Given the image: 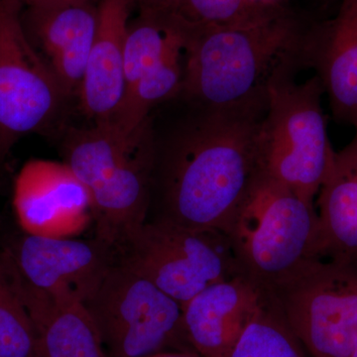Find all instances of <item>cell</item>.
<instances>
[{
    "label": "cell",
    "instance_id": "1",
    "mask_svg": "<svg viewBox=\"0 0 357 357\" xmlns=\"http://www.w3.org/2000/svg\"><path fill=\"white\" fill-rule=\"evenodd\" d=\"M185 102L191 112L167 135L154 130L146 222L225 234L260 172L258 136L267 102L213 107Z\"/></svg>",
    "mask_w": 357,
    "mask_h": 357
},
{
    "label": "cell",
    "instance_id": "2",
    "mask_svg": "<svg viewBox=\"0 0 357 357\" xmlns=\"http://www.w3.org/2000/svg\"><path fill=\"white\" fill-rule=\"evenodd\" d=\"M182 22L187 43L180 96L213 107L267 102L275 77L303 65L312 26L286 2L227 24Z\"/></svg>",
    "mask_w": 357,
    "mask_h": 357
},
{
    "label": "cell",
    "instance_id": "3",
    "mask_svg": "<svg viewBox=\"0 0 357 357\" xmlns=\"http://www.w3.org/2000/svg\"><path fill=\"white\" fill-rule=\"evenodd\" d=\"M62 150L64 163L89 192L96 237L116 250L147 220L155 160L151 117L133 130L114 121L70 129Z\"/></svg>",
    "mask_w": 357,
    "mask_h": 357
},
{
    "label": "cell",
    "instance_id": "4",
    "mask_svg": "<svg viewBox=\"0 0 357 357\" xmlns=\"http://www.w3.org/2000/svg\"><path fill=\"white\" fill-rule=\"evenodd\" d=\"M294 72L275 77L258 136L260 172L314 203L335 151L328 138L317 75L302 84Z\"/></svg>",
    "mask_w": 357,
    "mask_h": 357
},
{
    "label": "cell",
    "instance_id": "5",
    "mask_svg": "<svg viewBox=\"0 0 357 357\" xmlns=\"http://www.w3.org/2000/svg\"><path fill=\"white\" fill-rule=\"evenodd\" d=\"M317 222L314 203L259 172L223 234L241 273L270 289L311 258Z\"/></svg>",
    "mask_w": 357,
    "mask_h": 357
},
{
    "label": "cell",
    "instance_id": "6",
    "mask_svg": "<svg viewBox=\"0 0 357 357\" xmlns=\"http://www.w3.org/2000/svg\"><path fill=\"white\" fill-rule=\"evenodd\" d=\"M84 305L109 357L190 351L182 305L117 258Z\"/></svg>",
    "mask_w": 357,
    "mask_h": 357
},
{
    "label": "cell",
    "instance_id": "7",
    "mask_svg": "<svg viewBox=\"0 0 357 357\" xmlns=\"http://www.w3.org/2000/svg\"><path fill=\"white\" fill-rule=\"evenodd\" d=\"M312 357H351L357 345V263L307 258L271 288Z\"/></svg>",
    "mask_w": 357,
    "mask_h": 357
},
{
    "label": "cell",
    "instance_id": "8",
    "mask_svg": "<svg viewBox=\"0 0 357 357\" xmlns=\"http://www.w3.org/2000/svg\"><path fill=\"white\" fill-rule=\"evenodd\" d=\"M117 261L184 306L204 289L241 273L227 236L146 222L115 250Z\"/></svg>",
    "mask_w": 357,
    "mask_h": 357
},
{
    "label": "cell",
    "instance_id": "9",
    "mask_svg": "<svg viewBox=\"0 0 357 357\" xmlns=\"http://www.w3.org/2000/svg\"><path fill=\"white\" fill-rule=\"evenodd\" d=\"M21 0H0V154L22 136L51 126L67 100L30 41Z\"/></svg>",
    "mask_w": 357,
    "mask_h": 357
},
{
    "label": "cell",
    "instance_id": "10",
    "mask_svg": "<svg viewBox=\"0 0 357 357\" xmlns=\"http://www.w3.org/2000/svg\"><path fill=\"white\" fill-rule=\"evenodd\" d=\"M4 253L32 287L83 304L116 261L114 249L98 237L77 241L25 234Z\"/></svg>",
    "mask_w": 357,
    "mask_h": 357
},
{
    "label": "cell",
    "instance_id": "11",
    "mask_svg": "<svg viewBox=\"0 0 357 357\" xmlns=\"http://www.w3.org/2000/svg\"><path fill=\"white\" fill-rule=\"evenodd\" d=\"M13 208L26 234L70 237L93 217L89 192L65 163L31 160L14 182Z\"/></svg>",
    "mask_w": 357,
    "mask_h": 357
},
{
    "label": "cell",
    "instance_id": "12",
    "mask_svg": "<svg viewBox=\"0 0 357 357\" xmlns=\"http://www.w3.org/2000/svg\"><path fill=\"white\" fill-rule=\"evenodd\" d=\"M303 65L316 70L333 119L357 131V0H342L335 17L312 23Z\"/></svg>",
    "mask_w": 357,
    "mask_h": 357
},
{
    "label": "cell",
    "instance_id": "13",
    "mask_svg": "<svg viewBox=\"0 0 357 357\" xmlns=\"http://www.w3.org/2000/svg\"><path fill=\"white\" fill-rule=\"evenodd\" d=\"M265 288L239 274L204 289L183 306L188 342L202 357H227Z\"/></svg>",
    "mask_w": 357,
    "mask_h": 357
},
{
    "label": "cell",
    "instance_id": "14",
    "mask_svg": "<svg viewBox=\"0 0 357 357\" xmlns=\"http://www.w3.org/2000/svg\"><path fill=\"white\" fill-rule=\"evenodd\" d=\"M23 25L39 44L61 88L79 95L98 24L96 2L28 7Z\"/></svg>",
    "mask_w": 357,
    "mask_h": 357
},
{
    "label": "cell",
    "instance_id": "15",
    "mask_svg": "<svg viewBox=\"0 0 357 357\" xmlns=\"http://www.w3.org/2000/svg\"><path fill=\"white\" fill-rule=\"evenodd\" d=\"M0 262L38 335L40 357H109L83 303L47 295L27 283L6 253Z\"/></svg>",
    "mask_w": 357,
    "mask_h": 357
},
{
    "label": "cell",
    "instance_id": "16",
    "mask_svg": "<svg viewBox=\"0 0 357 357\" xmlns=\"http://www.w3.org/2000/svg\"><path fill=\"white\" fill-rule=\"evenodd\" d=\"M131 0H100L95 41L89 52L79 96L84 114L93 121H112L124 95V44Z\"/></svg>",
    "mask_w": 357,
    "mask_h": 357
},
{
    "label": "cell",
    "instance_id": "17",
    "mask_svg": "<svg viewBox=\"0 0 357 357\" xmlns=\"http://www.w3.org/2000/svg\"><path fill=\"white\" fill-rule=\"evenodd\" d=\"M316 198V236L311 258L357 263V131L332 166Z\"/></svg>",
    "mask_w": 357,
    "mask_h": 357
},
{
    "label": "cell",
    "instance_id": "18",
    "mask_svg": "<svg viewBox=\"0 0 357 357\" xmlns=\"http://www.w3.org/2000/svg\"><path fill=\"white\" fill-rule=\"evenodd\" d=\"M227 357H306L271 291L264 289L252 318Z\"/></svg>",
    "mask_w": 357,
    "mask_h": 357
},
{
    "label": "cell",
    "instance_id": "19",
    "mask_svg": "<svg viewBox=\"0 0 357 357\" xmlns=\"http://www.w3.org/2000/svg\"><path fill=\"white\" fill-rule=\"evenodd\" d=\"M0 357H40L38 335L0 262Z\"/></svg>",
    "mask_w": 357,
    "mask_h": 357
},
{
    "label": "cell",
    "instance_id": "20",
    "mask_svg": "<svg viewBox=\"0 0 357 357\" xmlns=\"http://www.w3.org/2000/svg\"><path fill=\"white\" fill-rule=\"evenodd\" d=\"M281 3V0H178L168 13L187 24H227Z\"/></svg>",
    "mask_w": 357,
    "mask_h": 357
},
{
    "label": "cell",
    "instance_id": "21",
    "mask_svg": "<svg viewBox=\"0 0 357 357\" xmlns=\"http://www.w3.org/2000/svg\"><path fill=\"white\" fill-rule=\"evenodd\" d=\"M178 0H131L138 13H168Z\"/></svg>",
    "mask_w": 357,
    "mask_h": 357
},
{
    "label": "cell",
    "instance_id": "22",
    "mask_svg": "<svg viewBox=\"0 0 357 357\" xmlns=\"http://www.w3.org/2000/svg\"><path fill=\"white\" fill-rule=\"evenodd\" d=\"M27 7L59 6V4L79 3V2H96V0H21Z\"/></svg>",
    "mask_w": 357,
    "mask_h": 357
},
{
    "label": "cell",
    "instance_id": "23",
    "mask_svg": "<svg viewBox=\"0 0 357 357\" xmlns=\"http://www.w3.org/2000/svg\"><path fill=\"white\" fill-rule=\"evenodd\" d=\"M147 357H202L196 351H167L157 352Z\"/></svg>",
    "mask_w": 357,
    "mask_h": 357
},
{
    "label": "cell",
    "instance_id": "24",
    "mask_svg": "<svg viewBox=\"0 0 357 357\" xmlns=\"http://www.w3.org/2000/svg\"><path fill=\"white\" fill-rule=\"evenodd\" d=\"M351 357H357V345L356 347V349H354V352H352Z\"/></svg>",
    "mask_w": 357,
    "mask_h": 357
},
{
    "label": "cell",
    "instance_id": "25",
    "mask_svg": "<svg viewBox=\"0 0 357 357\" xmlns=\"http://www.w3.org/2000/svg\"><path fill=\"white\" fill-rule=\"evenodd\" d=\"M2 158H3V156H2L1 154H0V160H2Z\"/></svg>",
    "mask_w": 357,
    "mask_h": 357
}]
</instances>
